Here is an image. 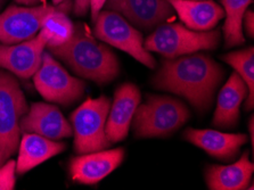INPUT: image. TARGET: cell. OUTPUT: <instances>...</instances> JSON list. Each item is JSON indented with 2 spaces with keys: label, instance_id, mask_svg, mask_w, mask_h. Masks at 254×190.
I'll return each mask as SVG.
<instances>
[{
  "label": "cell",
  "instance_id": "cell-27",
  "mask_svg": "<svg viewBox=\"0 0 254 190\" xmlns=\"http://www.w3.org/2000/svg\"><path fill=\"white\" fill-rule=\"evenodd\" d=\"M249 132H250V137H251V143H252V147H253V142H254V129H253V127H254V118L253 116H251V118H250V122H249Z\"/></svg>",
  "mask_w": 254,
  "mask_h": 190
},
{
  "label": "cell",
  "instance_id": "cell-16",
  "mask_svg": "<svg viewBox=\"0 0 254 190\" xmlns=\"http://www.w3.org/2000/svg\"><path fill=\"white\" fill-rule=\"evenodd\" d=\"M185 26L194 31L213 30L225 17L222 6L212 0H168Z\"/></svg>",
  "mask_w": 254,
  "mask_h": 190
},
{
  "label": "cell",
  "instance_id": "cell-23",
  "mask_svg": "<svg viewBox=\"0 0 254 190\" xmlns=\"http://www.w3.org/2000/svg\"><path fill=\"white\" fill-rule=\"evenodd\" d=\"M16 162L8 160L0 166V190H13L16 182Z\"/></svg>",
  "mask_w": 254,
  "mask_h": 190
},
{
  "label": "cell",
  "instance_id": "cell-9",
  "mask_svg": "<svg viewBox=\"0 0 254 190\" xmlns=\"http://www.w3.org/2000/svg\"><path fill=\"white\" fill-rule=\"evenodd\" d=\"M61 5H10L0 14V44L14 45L36 37L48 15L59 9Z\"/></svg>",
  "mask_w": 254,
  "mask_h": 190
},
{
  "label": "cell",
  "instance_id": "cell-10",
  "mask_svg": "<svg viewBox=\"0 0 254 190\" xmlns=\"http://www.w3.org/2000/svg\"><path fill=\"white\" fill-rule=\"evenodd\" d=\"M104 7L145 31L155 30L176 14L168 0H106Z\"/></svg>",
  "mask_w": 254,
  "mask_h": 190
},
{
  "label": "cell",
  "instance_id": "cell-5",
  "mask_svg": "<svg viewBox=\"0 0 254 190\" xmlns=\"http://www.w3.org/2000/svg\"><path fill=\"white\" fill-rule=\"evenodd\" d=\"M28 111L20 82L9 72L0 71V166L17 152L21 120Z\"/></svg>",
  "mask_w": 254,
  "mask_h": 190
},
{
  "label": "cell",
  "instance_id": "cell-2",
  "mask_svg": "<svg viewBox=\"0 0 254 190\" xmlns=\"http://www.w3.org/2000/svg\"><path fill=\"white\" fill-rule=\"evenodd\" d=\"M47 49L52 55L63 61L76 75L98 84L111 82L120 72L114 53L89 36L82 23H76L72 37L65 44Z\"/></svg>",
  "mask_w": 254,
  "mask_h": 190
},
{
  "label": "cell",
  "instance_id": "cell-7",
  "mask_svg": "<svg viewBox=\"0 0 254 190\" xmlns=\"http://www.w3.org/2000/svg\"><path fill=\"white\" fill-rule=\"evenodd\" d=\"M94 22L97 39L123 50L145 66L155 68V58L145 49L142 34L122 15L113 10H101Z\"/></svg>",
  "mask_w": 254,
  "mask_h": 190
},
{
  "label": "cell",
  "instance_id": "cell-17",
  "mask_svg": "<svg viewBox=\"0 0 254 190\" xmlns=\"http://www.w3.org/2000/svg\"><path fill=\"white\" fill-rule=\"evenodd\" d=\"M248 97V87L236 72L233 73L218 96L212 124L219 129H233L240 120L243 100Z\"/></svg>",
  "mask_w": 254,
  "mask_h": 190
},
{
  "label": "cell",
  "instance_id": "cell-4",
  "mask_svg": "<svg viewBox=\"0 0 254 190\" xmlns=\"http://www.w3.org/2000/svg\"><path fill=\"white\" fill-rule=\"evenodd\" d=\"M220 39L219 29L194 31L177 23H163L153 30L144 41V47L165 58H176L201 50H213L220 44Z\"/></svg>",
  "mask_w": 254,
  "mask_h": 190
},
{
  "label": "cell",
  "instance_id": "cell-24",
  "mask_svg": "<svg viewBox=\"0 0 254 190\" xmlns=\"http://www.w3.org/2000/svg\"><path fill=\"white\" fill-rule=\"evenodd\" d=\"M242 26H243V29L245 30L246 34H248L249 37L253 38V36H254V13H253V10L245 11Z\"/></svg>",
  "mask_w": 254,
  "mask_h": 190
},
{
  "label": "cell",
  "instance_id": "cell-29",
  "mask_svg": "<svg viewBox=\"0 0 254 190\" xmlns=\"http://www.w3.org/2000/svg\"><path fill=\"white\" fill-rule=\"evenodd\" d=\"M52 1H53L54 5L57 6V5H61V3H63L65 0H52Z\"/></svg>",
  "mask_w": 254,
  "mask_h": 190
},
{
  "label": "cell",
  "instance_id": "cell-22",
  "mask_svg": "<svg viewBox=\"0 0 254 190\" xmlns=\"http://www.w3.org/2000/svg\"><path fill=\"white\" fill-rule=\"evenodd\" d=\"M232 66L248 87V97L245 100V111L252 110L254 106V49H245L228 53L221 57Z\"/></svg>",
  "mask_w": 254,
  "mask_h": 190
},
{
  "label": "cell",
  "instance_id": "cell-8",
  "mask_svg": "<svg viewBox=\"0 0 254 190\" xmlns=\"http://www.w3.org/2000/svg\"><path fill=\"white\" fill-rule=\"evenodd\" d=\"M39 94L47 102L70 106L78 102L86 91L87 84L72 76L49 52H44L40 67L33 75Z\"/></svg>",
  "mask_w": 254,
  "mask_h": 190
},
{
  "label": "cell",
  "instance_id": "cell-1",
  "mask_svg": "<svg viewBox=\"0 0 254 190\" xmlns=\"http://www.w3.org/2000/svg\"><path fill=\"white\" fill-rule=\"evenodd\" d=\"M224 75V68L212 57L194 53L163 61L152 83L159 90L184 97L196 111L204 113L212 105Z\"/></svg>",
  "mask_w": 254,
  "mask_h": 190
},
{
  "label": "cell",
  "instance_id": "cell-6",
  "mask_svg": "<svg viewBox=\"0 0 254 190\" xmlns=\"http://www.w3.org/2000/svg\"><path fill=\"white\" fill-rule=\"evenodd\" d=\"M110 107L109 97L101 96L95 99H86L71 114V127L76 154L98 152L111 146L105 134Z\"/></svg>",
  "mask_w": 254,
  "mask_h": 190
},
{
  "label": "cell",
  "instance_id": "cell-26",
  "mask_svg": "<svg viewBox=\"0 0 254 190\" xmlns=\"http://www.w3.org/2000/svg\"><path fill=\"white\" fill-rule=\"evenodd\" d=\"M106 0H90V13H91V19L95 21L96 17L98 16L99 11L102 10V8L105 5Z\"/></svg>",
  "mask_w": 254,
  "mask_h": 190
},
{
  "label": "cell",
  "instance_id": "cell-25",
  "mask_svg": "<svg viewBox=\"0 0 254 190\" xmlns=\"http://www.w3.org/2000/svg\"><path fill=\"white\" fill-rule=\"evenodd\" d=\"M90 8V0H74L73 10L78 16H84Z\"/></svg>",
  "mask_w": 254,
  "mask_h": 190
},
{
  "label": "cell",
  "instance_id": "cell-18",
  "mask_svg": "<svg viewBox=\"0 0 254 190\" xmlns=\"http://www.w3.org/2000/svg\"><path fill=\"white\" fill-rule=\"evenodd\" d=\"M253 172V163L249 160V153L244 152L234 164L207 166L205 180L211 190H243L249 188Z\"/></svg>",
  "mask_w": 254,
  "mask_h": 190
},
{
  "label": "cell",
  "instance_id": "cell-3",
  "mask_svg": "<svg viewBox=\"0 0 254 190\" xmlns=\"http://www.w3.org/2000/svg\"><path fill=\"white\" fill-rule=\"evenodd\" d=\"M190 116V110L182 100L149 95L146 103L138 105L131 124L137 138H164L180 129Z\"/></svg>",
  "mask_w": 254,
  "mask_h": 190
},
{
  "label": "cell",
  "instance_id": "cell-28",
  "mask_svg": "<svg viewBox=\"0 0 254 190\" xmlns=\"http://www.w3.org/2000/svg\"><path fill=\"white\" fill-rule=\"evenodd\" d=\"M15 1L25 6H36L41 1V0H15Z\"/></svg>",
  "mask_w": 254,
  "mask_h": 190
},
{
  "label": "cell",
  "instance_id": "cell-21",
  "mask_svg": "<svg viewBox=\"0 0 254 190\" xmlns=\"http://www.w3.org/2000/svg\"><path fill=\"white\" fill-rule=\"evenodd\" d=\"M68 5L70 3L65 5V7H68ZM65 7L61 5L59 9L48 15V17L42 23L39 33L47 42L46 47H57L65 44L72 37L74 24L68 18Z\"/></svg>",
  "mask_w": 254,
  "mask_h": 190
},
{
  "label": "cell",
  "instance_id": "cell-11",
  "mask_svg": "<svg viewBox=\"0 0 254 190\" xmlns=\"http://www.w3.org/2000/svg\"><path fill=\"white\" fill-rule=\"evenodd\" d=\"M47 42L38 32L36 37L14 45L0 44V67L22 79H30L40 67Z\"/></svg>",
  "mask_w": 254,
  "mask_h": 190
},
{
  "label": "cell",
  "instance_id": "cell-19",
  "mask_svg": "<svg viewBox=\"0 0 254 190\" xmlns=\"http://www.w3.org/2000/svg\"><path fill=\"white\" fill-rule=\"evenodd\" d=\"M66 145L36 133H24L18 145L16 173L24 174L61 154Z\"/></svg>",
  "mask_w": 254,
  "mask_h": 190
},
{
  "label": "cell",
  "instance_id": "cell-13",
  "mask_svg": "<svg viewBox=\"0 0 254 190\" xmlns=\"http://www.w3.org/2000/svg\"><path fill=\"white\" fill-rule=\"evenodd\" d=\"M140 100L139 88L132 83H125L117 89L105 127L106 139L111 145L123 140L128 135L133 114Z\"/></svg>",
  "mask_w": 254,
  "mask_h": 190
},
{
  "label": "cell",
  "instance_id": "cell-30",
  "mask_svg": "<svg viewBox=\"0 0 254 190\" xmlns=\"http://www.w3.org/2000/svg\"><path fill=\"white\" fill-rule=\"evenodd\" d=\"M5 2H6V0H0V10H1L3 5H5Z\"/></svg>",
  "mask_w": 254,
  "mask_h": 190
},
{
  "label": "cell",
  "instance_id": "cell-20",
  "mask_svg": "<svg viewBox=\"0 0 254 190\" xmlns=\"http://www.w3.org/2000/svg\"><path fill=\"white\" fill-rule=\"evenodd\" d=\"M225 11L226 22L224 25L225 47L233 48L245 42L243 33V17L252 0H221Z\"/></svg>",
  "mask_w": 254,
  "mask_h": 190
},
{
  "label": "cell",
  "instance_id": "cell-15",
  "mask_svg": "<svg viewBox=\"0 0 254 190\" xmlns=\"http://www.w3.org/2000/svg\"><path fill=\"white\" fill-rule=\"evenodd\" d=\"M184 138L213 157L233 160L240 153L241 147L248 141L244 133H224L215 130L187 129Z\"/></svg>",
  "mask_w": 254,
  "mask_h": 190
},
{
  "label": "cell",
  "instance_id": "cell-14",
  "mask_svg": "<svg viewBox=\"0 0 254 190\" xmlns=\"http://www.w3.org/2000/svg\"><path fill=\"white\" fill-rule=\"evenodd\" d=\"M21 132L36 133L53 140L73 135L71 124L60 108L47 103H33L21 120Z\"/></svg>",
  "mask_w": 254,
  "mask_h": 190
},
{
  "label": "cell",
  "instance_id": "cell-12",
  "mask_svg": "<svg viewBox=\"0 0 254 190\" xmlns=\"http://www.w3.org/2000/svg\"><path fill=\"white\" fill-rule=\"evenodd\" d=\"M125 160V149H103L81 154L72 158L70 174L73 181L82 185H95L102 181Z\"/></svg>",
  "mask_w": 254,
  "mask_h": 190
}]
</instances>
